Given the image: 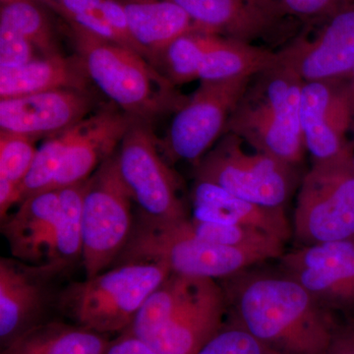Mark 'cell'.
Returning <instances> with one entry per match:
<instances>
[{"label":"cell","mask_w":354,"mask_h":354,"mask_svg":"<svg viewBox=\"0 0 354 354\" xmlns=\"http://www.w3.org/2000/svg\"><path fill=\"white\" fill-rule=\"evenodd\" d=\"M232 320L283 354H323L337 326L330 312L288 274L243 271L223 286Z\"/></svg>","instance_id":"1"},{"label":"cell","mask_w":354,"mask_h":354,"mask_svg":"<svg viewBox=\"0 0 354 354\" xmlns=\"http://www.w3.org/2000/svg\"><path fill=\"white\" fill-rule=\"evenodd\" d=\"M71 34L88 80L130 118L152 123L187 101L137 51L75 27Z\"/></svg>","instance_id":"2"},{"label":"cell","mask_w":354,"mask_h":354,"mask_svg":"<svg viewBox=\"0 0 354 354\" xmlns=\"http://www.w3.org/2000/svg\"><path fill=\"white\" fill-rule=\"evenodd\" d=\"M257 78L230 116L225 133L236 135L257 152L295 165L305 148L300 123L304 79L283 58Z\"/></svg>","instance_id":"3"},{"label":"cell","mask_w":354,"mask_h":354,"mask_svg":"<svg viewBox=\"0 0 354 354\" xmlns=\"http://www.w3.org/2000/svg\"><path fill=\"white\" fill-rule=\"evenodd\" d=\"M164 265L152 262L120 264L62 292V307L77 324L100 334L122 333L142 305L171 276Z\"/></svg>","instance_id":"4"},{"label":"cell","mask_w":354,"mask_h":354,"mask_svg":"<svg viewBox=\"0 0 354 354\" xmlns=\"http://www.w3.org/2000/svg\"><path fill=\"white\" fill-rule=\"evenodd\" d=\"M120 264L152 262L171 274L227 279L267 261L260 254L211 243L183 232L176 223L156 225L142 218L120 257Z\"/></svg>","instance_id":"5"},{"label":"cell","mask_w":354,"mask_h":354,"mask_svg":"<svg viewBox=\"0 0 354 354\" xmlns=\"http://www.w3.org/2000/svg\"><path fill=\"white\" fill-rule=\"evenodd\" d=\"M292 230L301 246L354 241L353 145L337 157L314 162L305 174Z\"/></svg>","instance_id":"6"},{"label":"cell","mask_w":354,"mask_h":354,"mask_svg":"<svg viewBox=\"0 0 354 354\" xmlns=\"http://www.w3.org/2000/svg\"><path fill=\"white\" fill-rule=\"evenodd\" d=\"M132 203L114 153L86 181L82 205L86 279L104 272L127 246L134 230Z\"/></svg>","instance_id":"7"},{"label":"cell","mask_w":354,"mask_h":354,"mask_svg":"<svg viewBox=\"0 0 354 354\" xmlns=\"http://www.w3.org/2000/svg\"><path fill=\"white\" fill-rule=\"evenodd\" d=\"M243 140L225 133L196 164L195 178L267 207H283L295 187V165L265 153L247 152Z\"/></svg>","instance_id":"8"},{"label":"cell","mask_w":354,"mask_h":354,"mask_svg":"<svg viewBox=\"0 0 354 354\" xmlns=\"http://www.w3.org/2000/svg\"><path fill=\"white\" fill-rule=\"evenodd\" d=\"M152 123L135 120L115 152L118 171L142 218L156 225L186 220L176 174L162 156Z\"/></svg>","instance_id":"9"},{"label":"cell","mask_w":354,"mask_h":354,"mask_svg":"<svg viewBox=\"0 0 354 354\" xmlns=\"http://www.w3.org/2000/svg\"><path fill=\"white\" fill-rule=\"evenodd\" d=\"M251 80L201 82L174 114L165 138L158 140L167 160L198 164L225 133L230 116Z\"/></svg>","instance_id":"10"},{"label":"cell","mask_w":354,"mask_h":354,"mask_svg":"<svg viewBox=\"0 0 354 354\" xmlns=\"http://www.w3.org/2000/svg\"><path fill=\"white\" fill-rule=\"evenodd\" d=\"M279 260L283 274L304 286L328 311L354 304L353 241L300 246Z\"/></svg>","instance_id":"11"},{"label":"cell","mask_w":354,"mask_h":354,"mask_svg":"<svg viewBox=\"0 0 354 354\" xmlns=\"http://www.w3.org/2000/svg\"><path fill=\"white\" fill-rule=\"evenodd\" d=\"M312 39H295L279 51L304 79L341 81L354 68V1L339 6Z\"/></svg>","instance_id":"12"},{"label":"cell","mask_w":354,"mask_h":354,"mask_svg":"<svg viewBox=\"0 0 354 354\" xmlns=\"http://www.w3.org/2000/svg\"><path fill=\"white\" fill-rule=\"evenodd\" d=\"M92 106L88 93L74 88L0 99V132L48 138L85 120Z\"/></svg>","instance_id":"13"},{"label":"cell","mask_w":354,"mask_h":354,"mask_svg":"<svg viewBox=\"0 0 354 354\" xmlns=\"http://www.w3.org/2000/svg\"><path fill=\"white\" fill-rule=\"evenodd\" d=\"M339 81L304 82L300 102V123L305 149L317 160H329L348 150L346 133L354 104L346 86Z\"/></svg>","instance_id":"14"},{"label":"cell","mask_w":354,"mask_h":354,"mask_svg":"<svg viewBox=\"0 0 354 354\" xmlns=\"http://www.w3.org/2000/svg\"><path fill=\"white\" fill-rule=\"evenodd\" d=\"M227 310L216 279L195 278L176 315L147 342L164 354H197L225 325Z\"/></svg>","instance_id":"15"},{"label":"cell","mask_w":354,"mask_h":354,"mask_svg":"<svg viewBox=\"0 0 354 354\" xmlns=\"http://www.w3.org/2000/svg\"><path fill=\"white\" fill-rule=\"evenodd\" d=\"M190 16L195 27L253 44L279 39L288 31L283 17L263 0H171Z\"/></svg>","instance_id":"16"},{"label":"cell","mask_w":354,"mask_h":354,"mask_svg":"<svg viewBox=\"0 0 354 354\" xmlns=\"http://www.w3.org/2000/svg\"><path fill=\"white\" fill-rule=\"evenodd\" d=\"M134 120L123 111L104 109L76 124L51 189L88 180L115 153Z\"/></svg>","instance_id":"17"},{"label":"cell","mask_w":354,"mask_h":354,"mask_svg":"<svg viewBox=\"0 0 354 354\" xmlns=\"http://www.w3.org/2000/svg\"><path fill=\"white\" fill-rule=\"evenodd\" d=\"M55 272L17 259L0 260V339L2 348L38 325L44 302V279Z\"/></svg>","instance_id":"18"},{"label":"cell","mask_w":354,"mask_h":354,"mask_svg":"<svg viewBox=\"0 0 354 354\" xmlns=\"http://www.w3.org/2000/svg\"><path fill=\"white\" fill-rule=\"evenodd\" d=\"M193 220L256 228L283 242L293 235L283 207H267L242 199L216 184L195 178L191 194Z\"/></svg>","instance_id":"19"},{"label":"cell","mask_w":354,"mask_h":354,"mask_svg":"<svg viewBox=\"0 0 354 354\" xmlns=\"http://www.w3.org/2000/svg\"><path fill=\"white\" fill-rule=\"evenodd\" d=\"M60 212L59 189L37 193L2 221V232L15 259L44 267L48 260Z\"/></svg>","instance_id":"20"},{"label":"cell","mask_w":354,"mask_h":354,"mask_svg":"<svg viewBox=\"0 0 354 354\" xmlns=\"http://www.w3.org/2000/svg\"><path fill=\"white\" fill-rule=\"evenodd\" d=\"M130 36L149 64L178 37L194 29L185 11L171 0H124Z\"/></svg>","instance_id":"21"},{"label":"cell","mask_w":354,"mask_h":354,"mask_svg":"<svg viewBox=\"0 0 354 354\" xmlns=\"http://www.w3.org/2000/svg\"><path fill=\"white\" fill-rule=\"evenodd\" d=\"M88 81L82 62L77 55H44L16 68H0V99L57 88L86 91Z\"/></svg>","instance_id":"22"},{"label":"cell","mask_w":354,"mask_h":354,"mask_svg":"<svg viewBox=\"0 0 354 354\" xmlns=\"http://www.w3.org/2000/svg\"><path fill=\"white\" fill-rule=\"evenodd\" d=\"M279 53L208 32L200 82L234 80L259 75L281 62Z\"/></svg>","instance_id":"23"},{"label":"cell","mask_w":354,"mask_h":354,"mask_svg":"<svg viewBox=\"0 0 354 354\" xmlns=\"http://www.w3.org/2000/svg\"><path fill=\"white\" fill-rule=\"evenodd\" d=\"M109 342L104 335L78 324H38L1 354H106Z\"/></svg>","instance_id":"24"},{"label":"cell","mask_w":354,"mask_h":354,"mask_svg":"<svg viewBox=\"0 0 354 354\" xmlns=\"http://www.w3.org/2000/svg\"><path fill=\"white\" fill-rule=\"evenodd\" d=\"M86 181L58 188L59 216L48 260L44 266L51 272H58L82 259V205Z\"/></svg>","instance_id":"25"},{"label":"cell","mask_w":354,"mask_h":354,"mask_svg":"<svg viewBox=\"0 0 354 354\" xmlns=\"http://www.w3.org/2000/svg\"><path fill=\"white\" fill-rule=\"evenodd\" d=\"M186 234L201 241L260 254L266 260L279 259L285 242L256 228L186 218L176 223Z\"/></svg>","instance_id":"26"},{"label":"cell","mask_w":354,"mask_h":354,"mask_svg":"<svg viewBox=\"0 0 354 354\" xmlns=\"http://www.w3.org/2000/svg\"><path fill=\"white\" fill-rule=\"evenodd\" d=\"M193 277L171 274L142 305L130 327L124 332L148 341L176 315L192 288Z\"/></svg>","instance_id":"27"},{"label":"cell","mask_w":354,"mask_h":354,"mask_svg":"<svg viewBox=\"0 0 354 354\" xmlns=\"http://www.w3.org/2000/svg\"><path fill=\"white\" fill-rule=\"evenodd\" d=\"M208 32L194 29L174 39L152 64L174 87L199 80Z\"/></svg>","instance_id":"28"},{"label":"cell","mask_w":354,"mask_h":354,"mask_svg":"<svg viewBox=\"0 0 354 354\" xmlns=\"http://www.w3.org/2000/svg\"><path fill=\"white\" fill-rule=\"evenodd\" d=\"M0 26L17 32L44 55L58 53L50 22L41 7L32 0L6 2L0 11Z\"/></svg>","instance_id":"29"},{"label":"cell","mask_w":354,"mask_h":354,"mask_svg":"<svg viewBox=\"0 0 354 354\" xmlns=\"http://www.w3.org/2000/svg\"><path fill=\"white\" fill-rule=\"evenodd\" d=\"M74 128L48 137L38 147L31 169L21 184V202L31 195L53 188L65 151L73 137Z\"/></svg>","instance_id":"30"},{"label":"cell","mask_w":354,"mask_h":354,"mask_svg":"<svg viewBox=\"0 0 354 354\" xmlns=\"http://www.w3.org/2000/svg\"><path fill=\"white\" fill-rule=\"evenodd\" d=\"M35 143L30 137L0 132V178L22 184L38 150Z\"/></svg>","instance_id":"31"},{"label":"cell","mask_w":354,"mask_h":354,"mask_svg":"<svg viewBox=\"0 0 354 354\" xmlns=\"http://www.w3.org/2000/svg\"><path fill=\"white\" fill-rule=\"evenodd\" d=\"M102 1L104 0H57V7L68 21L70 27L118 44L104 18Z\"/></svg>","instance_id":"32"},{"label":"cell","mask_w":354,"mask_h":354,"mask_svg":"<svg viewBox=\"0 0 354 354\" xmlns=\"http://www.w3.org/2000/svg\"><path fill=\"white\" fill-rule=\"evenodd\" d=\"M197 354H283L230 319Z\"/></svg>","instance_id":"33"},{"label":"cell","mask_w":354,"mask_h":354,"mask_svg":"<svg viewBox=\"0 0 354 354\" xmlns=\"http://www.w3.org/2000/svg\"><path fill=\"white\" fill-rule=\"evenodd\" d=\"M272 10L288 19L324 21L342 6L341 0H263Z\"/></svg>","instance_id":"34"},{"label":"cell","mask_w":354,"mask_h":354,"mask_svg":"<svg viewBox=\"0 0 354 354\" xmlns=\"http://www.w3.org/2000/svg\"><path fill=\"white\" fill-rule=\"evenodd\" d=\"M31 41L9 28L0 26V68H16L35 57Z\"/></svg>","instance_id":"35"},{"label":"cell","mask_w":354,"mask_h":354,"mask_svg":"<svg viewBox=\"0 0 354 354\" xmlns=\"http://www.w3.org/2000/svg\"><path fill=\"white\" fill-rule=\"evenodd\" d=\"M102 11H104V18H106L109 28L115 36L118 44L137 51L134 44H133L131 36H130L127 12H125L122 2L120 0H104Z\"/></svg>","instance_id":"36"},{"label":"cell","mask_w":354,"mask_h":354,"mask_svg":"<svg viewBox=\"0 0 354 354\" xmlns=\"http://www.w3.org/2000/svg\"><path fill=\"white\" fill-rule=\"evenodd\" d=\"M106 354H164L150 342L130 334L121 333L120 337L109 342Z\"/></svg>","instance_id":"37"},{"label":"cell","mask_w":354,"mask_h":354,"mask_svg":"<svg viewBox=\"0 0 354 354\" xmlns=\"http://www.w3.org/2000/svg\"><path fill=\"white\" fill-rule=\"evenodd\" d=\"M323 354H354V326H337L329 346Z\"/></svg>","instance_id":"38"},{"label":"cell","mask_w":354,"mask_h":354,"mask_svg":"<svg viewBox=\"0 0 354 354\" xmlns=\"http://www.w3.org/2000/svg\"><path fill=\"white\" fill-rule=\"evenodd\" d=\"M21 203V185L7 179L0 178V216L1 221L8 216L14 204Z\"/></svg>","instance_id":"39"},{"label":"cell","mask_w":354,"mask_h":354,"mask_svg":"<svg viewBox=\"0 0 354 354\" xmlns=\"http://www.w3.org/2000/svg\"><path fill=\"white\" fill-rule=\"evenodd\" d=\"M346 86V88H348V94L351 95V101H353L354 104V68L348 75V83Z\"/></svg>","instance_id":"40"},{"label":"cell","mask_w":354,"mask_h":354,"mask_svg":"<svg viewBox=\"0 0 354 354\" xmlns=\"http://www.w3.org/2000/svg\"><path fill=\"white\" fill-rule=\"evenodd\" d=\"M354 0H341L342 4L349 3V2H353Z\"/></svg>","instance_id":"41"},{"label":"cell","mask_w":354,"mask_h":354,"mask_svg":"<svg viewBox=\"0 0 354 354\" xmlns=\"http://www.w3.org/2000/svg\"><path fill=\"white\" fill-rule=\"evenodd\" d=\"M353 165L354 169V147L353 146Z\"/></svg>","instance_id":"42"}]
</instances>
